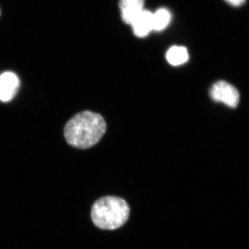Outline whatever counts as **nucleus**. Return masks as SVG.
<instances>
[{
  "label": "nucleus",
  "instance_id": "nucleus-8",
  "mask_svg": "<svg viewBox=\"0 0 249 249\" xmlns=\"http://www.w3.org/2000/svg\"><path fill=\"white\" fill-rule=\"evenodd\" d=\"M171 20V14L166 9H160L152 14L153 31H161L168 27Z\"/></svg>",
  "mask_w": 249,
  "mask_h": 249
},
{
  "label": "nucleus",
  "instance_id": "nucleus-6",
  "mask_svg": "<svg viewBox=\"0 0 249 249\" xmlns=\"http://www.w3.org/2000/svg\"><path fill=\"white\" fill-rule=\"evenodd\" d=\"M134 34L138 37H146L153 31L152 13L144 9L130 24Z\"/></svg>",
  "mask_w": 249,
  "mask_h": 249
},
{
  "label": "nucleus",
  "instance_id": "nucleus-7",
  "mask_svg": "<svg viewBox=\"0 0 249 249\" xmlns=\"http://www.w3.org/2000/svg\"><path fill=\"white\" fill-rule=\"evenodd\" d=\"M189 58L188 50L181 46H173L168 49L166 53V59L170 65L178 66L188 61Z\"/></svg>",
  "mask_w": 249,
  "mask_h": 249
},
{
  "label": "nucleus",
  "instance_id": "nucleus-10",
  "mask_svg": "<svg viewBox=\"0 0 249 249\" xmlns=\"http://www.w3.org/2000/svg\"><path fill=\"white\" fill-rule=\"evenodd\" d=\"M0 15H1V12H0Z\"/></svg>",
  "mask_w": 249,
  "mask_h": 249
},
{
  "label": "nucleus",
  "instance_id": "nucleus-2",
  "mask_svg": "<svg viewBox=\"0 0 249 249\" xmlns=\"http://www.w3.org/2000/svg\"><path fill=\"white\" fill-rule=\"evenodd\" d=\"M129 208L126 201L116 196H106L98 199L91 209L93 224L106 230L119 229L127 222Z\"/></svg>",
  "mask_w": 249,
  "mask_h": 249
},
{
  "label": "nucleus",
  "instance_id": "nucleus-3",
  "mask_svg": "<svg viewBox=\"0 0 249 249\" xmlns=\"http://www.w3.org/2000/svg\"><path fill=\"white\" fill-rule=\"evenodd\" d=\"M210 96L216 103H222L231 108H235L240 103V93L233 85L224 80L216 82L210 89Z\"/></svg>",
  "mask_w": 249,
  "mask_h": 249
},
{
  "label": "nucleus",
  "instance_id": "nucleus-4",
  "mask_svg": "<svg viewBox=\"0 0 249 249\" xmlns=\"http://www.w3.org/2000/svg\"><path fill=\"white\" fill-rule=\"evenodd\" d=\"M19 81L12 72H5L0 76V101L9 102L18 92Z\"/></svg>",
  "mask_w": 249,
  "mask_h": 249
},
{
  "label": "nucleus",
  "instance_id": "nucleus-9",
  "mask_svg": "<svg viewBox=\"0 0 249 249\" xmlns=\"http://www.w3.org/2000/svg\"><path fill=\"white\" fill-rule=\"evenodd\" d=\"M228 4L232 6H240L245 4L246 0H224Z\"/></svg>",
  "mask_w": 249,
  "mask_h": 249
},
{
  "label": "nucleus",
  "instance_id": "nucleus-5",
  "mask_svg": "<svg viewBox=\"0 0 249 249\" xmlns=\"http://www.w3.org/2000/svg\"><path fill=\"white\" fill-rule=\"evenodd\" d=\"M145 0H120L121 19L125 24H131L134 19L144 10Z\"/></svg>",
  "mask_w": 249,
  "mask_h": 249
},
{
  "label": "nucleus",
  "instance_id": "nucleus-1",
  "mask_svg": "<svg viewBox=\"0 0 249 249\" xmlns=\"http://www.w3.org/2000/svg\"><path fill=\"white\" fill-rule=\"evenodd\" d=\"M103 116L90 111L78 113L68 121L64 128V136L70 146L88 149L100 142L106 132Z\"/></svg>",
  "mask_w": 249,
  "mask_h": 249
}]
</instances>
